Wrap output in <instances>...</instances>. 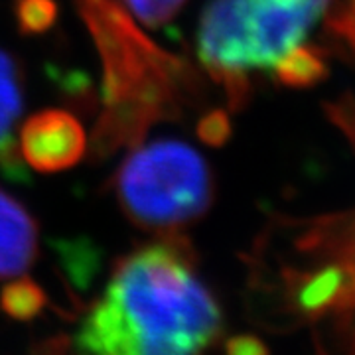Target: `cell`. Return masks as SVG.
I'll return each instance as SVG.
<instances>
[{
  "label": "cell",
  "instance_id": "cell-1",
  "mask_svg": "<svg viewBox=\"0 0 355 355\" xmlns=\"http://www.w3.org/2000/svg\"><path fill=\"white\" fill-rule=\"evenodd\" d=\"M223 328L214 294L180 235L119 259L103 296L79 324V355H202Z\"/></svg>",
  "mask_w": 355,
  "mask_h": 355
},
{
  "label": "cell",
  "instance_id": "cell-2",
  "mask_svg": "<svg viewBox=\"0 0 355 355\" xmlns=\"http://www.w3.org/2000/svg\"><path fill=\"white\" fill-rule=\"evenodd\" d=\"M73 2L101 60V111L87 142L93 158L130 150L153 127L182 121L209 101V76L158 46L119 0Z\"/></svg>",
  "mask_w": 355,
  "mask_h": 355
},
{
  "label": "cell",
  "instance_id": "cell-3",
  "mask_svg": "<svg viewBox=\"0 0 355 355\" xmlns=\"http://www.w3.org/2000/svg\"><path fill=\"white\" fill-rule=\"evenodd\" d=\"M331 0H211L198 30V55L231 107L249 93L247 71H272L304 46Z\"/></svg>",
  "mask_w": 355,
  "mask_h": 355
},
{
  "label": "cell",
  "instance_id": "cell-4",
  "mask_svg": "<svg viewBox=\"0 0 355 355\" xmlns=\"http://www.w3.org/2000/svg\"><path fill=\"white\" fill-rule=\"evenodd\" d=\"M113 191L128 221L170 237L209 211L216 182L196 148L164 139L130 148L114 172Z\"/></svg>",
  "mask_w": 355,
  "mask_h": 355
},
{
  "label": "cell",
  "instance_id": "cell-5",
  "mask_svg": "<svg viewBox=\"0 0 355 355\" xmlns=\"http://www.w3.org/2000/svg\"><path fill=\"white\" fill-rule=\"evenodd\" d=\"M20 156L40 174L76 166L87 150V137L76 114L48 109L32 114L20 130Z\"/></svg>",
  "mask_w": 355,
  "mask_h": 355
},
{
  "label": "cell",
  "instance_id": "cell-6",
  "mask_svg": "<svg viewBox=\"0 0 355 355\" xmlns=\"http://www.w3.org/2000/svg\"><path fill=\"white\" fill-rule=\"evenodd\" d=\"M38 257V223L10 193L0 190V279L24 275Z\"/></svg>",
  "mask_w": 355,
  "mask_h": 355
},
{
  "label": "cell",
  "instance_id": "cell-7",
  "mask_svg": "<svg viewBox=\"0 0 355 355\" xmlns=\"http://www.w3.org/2000/svg\"><path fill=\"white\" fill-rule=\"evenodd\" d=\"M24 103L20 67L10 53L0 50V170L12 182L26 180L20 150L12 139V128L20 119Z\"/></svg>",
  "mask_w": 355,
  "mask_h": 355
},
{
  "label": "cell",
  "instance_id": "cell-8",
  "mask_svg": "<svg viewBox=\"0 0 355 355\" xmlns=\"http://www.w3.org/2000/svg\"><path fill=\"white\" fill-rule=\"evenodd\" d=\"M48 306V296L38 282L26 279L20 275V279L8 282L0 291V310L4 316L16 322H32L38 318L44 308Z\"/></svg>",
  "mask_w": 355,
  "mask_h": 355
},
{
  "label": "cell",
  "instance_id": "cell-9",
  "mask_svg": "<svg viewBox=\"0 0 355 355\" xmlns=\"http://www.w3.org/2000/svg\"><path fill=\"white\" fill-rule=\"evenodd\" d=\"M275 77L288 87H308L326 76V65L314 48L300 46L272 69Z\"/></svg>",
  "mask_w": 355,
  "mask_h": 355
},
{
  "label": "cell",
  "instance_id": "cell-10",
  "mask_svg": "<svg viewBox=\"0 0 355 355\" xmlns=\"http://www.w3.org/2000/svg\"><path fill=\"white\" fill-rule=\"evenodd\" d=\"M14 12L24 36H38L55 24L60 10L55 0H14Z\"/></svg>",
  "mask_w": 355,
  "mask_h": 355
},
{
  "label": "cell",
  "instance_id": "cell-11",
  "mask_svg": "<svg viewBox=\"0 0 355 355\" xmlns=\"http://www.w3.org/2000/svg\"><path fill=\"white\" fill-rule=\"evenodd\" d=\"M184 2L186 0H125L135 18L150 28L168 24L182 10Z\"/></svg>",
  "mask_w": 355,
  "mask_h": 355
},
{
  "label": "cell",
  "instance_id": "cell-12",
  "mask_svg": "<svg viewBox=\"0 0 355 355\" xmlns=\"http://www.w3.org/2000/svg\"><path fill=\"white\" fill-rule=\"evenodd\" d=\"M231 119L225 109H211L207 113H203L196 125V135L202 140L203 144L219 148L223 144H227L231 139Z\"/></svg>",
  "mask_w": 355,
  "mask_h": 355
},
{
  "label": "cell",
  "instance_id": "cell-13",
  "mask_svg": "<svg viewBox=\"0 0 355 355\" xmlns=\"http://www.w3.org/2000/svg\"><path fill=\"white\" fill-rule=\"evenodd\" d=\"M336 320V355H355V310L349 314L334 318Z\"/></svg>",
  "mask_w": 355,
  "mask_h": 355
},
{
  "label": "cell",
  "instance_id": "cell-14",
  "mask_svg": "<svg viewBox=\"0 0 355 355\" xmlns=\"http://www.w3.org/2000/svg\"><path fill=\"white\" fill-rule=\"evenodd\" d=\"M225 355H270V352L261 338L251 334H241L229 338L225 342Z\"/></svg>",
  "mask_w": 355,
  "mask_h": 355
},
{
  "label": "cell",
  "instance_id": "cell-15",
  "mask_svg": "<svg viewBox=\"0 0 355 355\" xmlns=\"http://www.w3.org/2000/svg\"><path fill=\"white\" fill-rule=\"evenodd\" d=\"M32 355H67V340L65 338H50L32 347Z\"/></svg>",
  "mask_w": 355,
  "mask_h": 355
}]
</instances>
